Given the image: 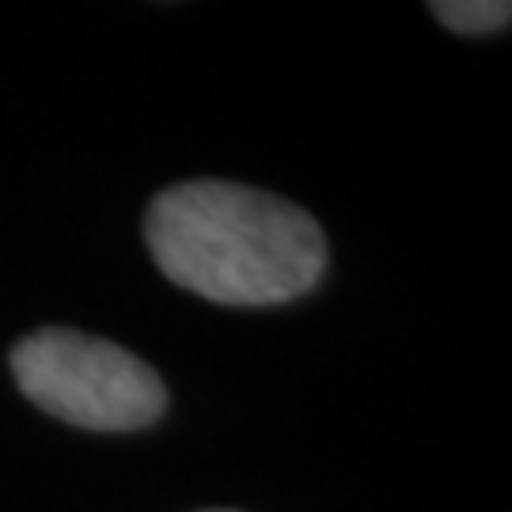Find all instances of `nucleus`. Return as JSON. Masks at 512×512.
Wrapping results in <instances>:
<instances>
[{"label": "nucleus", "instance_id": "1", "mask_svg": "<svg viewBox=\"0 0 512 512\" xmlns=\"http://www.w3.org/2000/svg\"><path fill=\"white\" fill-rule=\"evenodd\" d=\"M145 239L160 274L228 308L296 300L327 270V239L315 217L266 190L220 179L156 194Z\"/></svg>", "mask_w": 512, "mask_h": 512}, {"label": "nucleus", "instance_id": "2", "mask_svg": "<svg viewBox=\"0 0 512 512\" xmlns=\"http://www.w3.org/2000/svg\"><path fill=\"white\" fill-rule=\"evenodd\" d=\"M12 376L46 414L95 433H133L164 418L167 387L129 349L69 327H42L16 342Z\"/></svg>", "mask_w": 512, "mask_h": 512}, {"label": "nucleus", "instance_id": "3", "mask_svg": "<svg viewBox=\"0 0 512 512\" xmlns=\"http://www.w3.org/2000/svg\"><path fill=\"white\" fill-rule=\"evenodd\" d=\"M433 16L459 35H490L509 27L512 8L505 0H440L433 4Z\"/></svg>", "mask_w": 512, "mask_h": 512}, {"label": "nucleus", "instance_id": "4", "mask_svg": "<svg viewBox=\"0 0 512 512\" xmlns=\"http://www.w3.org/2000/svg\"><path fill=\"white\" fill-rule=\"evenodd\" d=\"M209 512H232V509H209Z\"/></svg>", "mask_w": 512, "mask_h": 512}]
</instances>
